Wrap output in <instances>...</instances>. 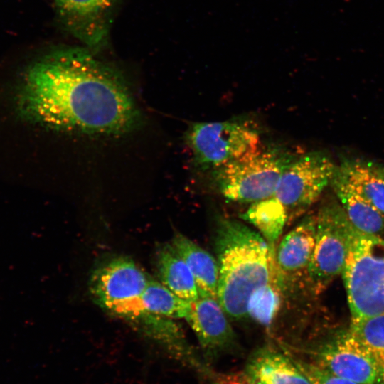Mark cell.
Segmentation results:
<instances>
[{
    "instance_id": "ac0fdd59",
    "label": "cell",
    "mask_w": 384,
    "mask_h": 384,
    "mask_svg": "<svg viewBox=\"0 0 384 384\" xmlns=\"http://www.w3.org/2000/svg\"><path fill=\"white\" fill-rule=\"evenodd\" d=\"M354 191L384 213V181L367 160L343 158L338 166Z\"/></svg>"
},
{
    "instance_id": "8fae6325",
    "label": "cell",
    "mask_w": 384,
    "mask_h": 384,
    "mask_svg": "<svg viewBox=\"0 0 384 384\" xmlns=\"http://www.w3.org/2000/svg\"><path fill=\"white\" fill-rule=\"evenodd\" d=\"M316 237V215L309 214L285 235L275 251L279 284L284 292L306 280Z\"/></svg>"
},
{
    "instance_id": "e0dca14e",
    "label": "cell",
    "mask_w": 384,
    "mask_h": 384,
    "mask_svg": "<svg viewBox=\"0 0 384 384\" xmlns=\"http://www.w3.org/2000/svg\"><path fill=\"white\" fill-rule=\"evenodd\" d=\"M241 217L254 225L271 247H275L287 220L288 212L273 196L252 203Z\"/></svg>"
},
{
    "instance_id": "277c9868",
    "label": "cell",
    "mask_w": 384,
    "mask_h": 384,
    "mask_svg": "<svg viewBox=\"0 0 384 384\" xmlns=\"http://www.w3.org/2000/svg\"><path fill=\"white\" fill-rule=\"evenodd\" d=\"M295 156L279 148H260L213 172L218 192L235 202L254 203L274 195L280 178Z\"/></svg>"
},
{
    "instance_id": "5b68a950",
    "label": "cell",
    "mask_w": 384,
    "mask_h": 384,
    "mask_svg": "<svg viewBox=\"0 0 384 384\" xmlns=\"http://www.w3.org/2000/svg\"><path fill=\"white\" fill-rule=\"evenodd\" d=\"M352 228L338 201H329L319 209L315 245L306 280L314 294L322 293L342 273Z\"/></svg>"
},
{
    "instance_id": "7402d4cb",
    "label": "cell",
    "mask_w": 384,
    "mask_h": 384,
    "mask_svg": "<svg viewBox=\"0 0 384 384\" xmlns=\"http://www.w3.org/2000/svg\"><path fill=\"white\" fill-rule=\"evenodd\" d=\"M296 361L313 384H358L336 376L318 364Z\"/></svg>"
},
{
    "instance_id": "30bf717a",
    "label": "cell",
    "mask_w": 384,
    "mask_h": 384,
    "mask_svg": "<svg viewBox=\"0 0 384 384\" xmlns=\"http://www.w3.org/2000/svg\"><path fill=\"white\" fill-rule=\"evenodd\" d=\"M316 356L318 365L336 376L358 384L376 383V358L348 331L322 345Z\"/></svg>"
},
{
    "instance_id": "4fadbf2b",
    "label": "cell",
    "mask_w": 384,
    "mask_h": 384,
    "mask_svg": "<svg viewBox=\"0 0 384 384\" xmlns=\"http://www.w3.org/2000/svg\"><path fill=\"white\" fill-rule=\"evenodd\" d=\"M330 186L356 229L371 235L384 234V213L354 191L338 166L336 167Z\"/></svg>"
},
{
    "instance_id": "8992f818",
    "label": "cell",
    "mask_w": 384,
    "mask_h": 384,
    "mask_svg": "<svg viewBox=\"0 0 384 384\" xmlns=\"http://www.w3.org/2000/svg\"><path fill=\"white\" fill-rule=\"evenodd\" d=\"M186 139L195 164L203 169L214 170L260 146L257 129L238 120L195 122Z\"/></svg>"
},
{
    "instance_id": "cb8c5ba5",
    "label": "cell",
    "mask_w": 384,
    "mask_h": 384,
    "mask_svg": "<svg viewBox=\"0 0 384 384\" xmlns=\"http://www.w3.org/2000/svg\"><path fill=\"white\" fill-rule=\"evenodd\" d=\"M374 356L378 364V374L375 384H384V353Z\"/></svg>"
},
{
    "instance_id": "ba28073f",
    "label": "cell",
    "mask_w": 384,
    "mask_h": 384,
    "mask_svg": "<svg viewBox=\"0 0 384 384\" xmlns=\"http://www.w3.org/2000/svg\"><path fill=\"white\" fill-rule=\"evenodd\" d=\"M336 167L330 156L321 151L295 157L283 172L274 196L287 212L302 213L330 185Z\"/></svg>"
},
{
    "instance_id": "d4e9b609",
    "label": "cell",
    "mask_w": 384,
    "mask_h": 384,
    "mask_svg": "<svg viewBox=\"0 0 384 384\" xmlns=\"http://www.w3.org/2000/svg\"><path fill=\"white\" fill-rule=\"evenodd\" d=\"M370 168L384 181V166L372 161H368Z\"/></svg>"
},
{
    "instance_id": "3957f363",
    "label": "cell",
    "mask_w": 384,
    "mask_h": 384,
    "mask_svg": "<svg viewBox=\"0 0 384 384\" xmlns=\"http://www.w3.org/2000/svg\"><path fill=\"white\" fill-rule=\"evenodd\" d=\"M351 319L384 314V239L353 225L341 273Z\"/></svg>"
},
{
    "instance_id": "7c38bea8",
    "label": "cell",
    "mask_w": 384,
    "mask_h": 384,
    "mask_svg": "<svg viewBox=\"0 0 384 384\" xmlns=\"http://www.w3.org/2000/svg\"><path fill=\"white\" fill-rule=\"evenodd\" d=\"M227 316L215 297L199 295L196 300L191 302V310L185 319L210 356L237 348L236 335Z\"/></svg>"
},
{
    "instance_id": "5bb4252c",
    "label": "cell",
    "mask_w": 384,
    "mask_h": 384,
    "mask_svg": "<svg viewBox=\"0 0 384 384\" xmlns=\"http://www.w3.org/2000/svg\"><path fill=\"white\" fill-rule=\"evenodd\" d=\"M170 245L192 272L199 295L217 298L219 279L217 259L181 233L174 235Z\"/></svg>"
},
{
    "instance_id": "2e32d148",
    "label": "cell",
    "mask_w": 384,
    "mask_h": 384,
    "mask_svg": "<svg viewBox=\"0 0 384 384\" xmlns=\"http://www.w3.org/2000/svg\"><path fill=\"white\" fill-rule=\"evenodd\" d=\"M157 269L161 283L176 296L188 302L198 298L199 290L192 272L170 245L159 251Z\"/></svg>"
},
{
    "instance_id": "6da1fadb",
    "label": "cell",
    "mask_w": 384,
    "mask_h": 384,
    "mask_svg": "<svg viewBox=\"0 0 384 384\" xmlns=\"http://www.w3.org/2000/svg\"><path fill=\"white\" fill-rule=\"evenodd\" d=\"M85 47L54 48L22 73L14 107L26 122L66 132L118 135L139 125L140 113L117 69Z\"/></svg>"
},
{
    "instance_id": "9c48e42d",
    "label": "cell",
    "mask_w": 384,
    "mask_h": 384,
    "mask_svg": "<svg viewBox=\"0 0 384 384\" xmlns=\"http://www.w3.org/2000/svg\"><path fill=\"white\" fill-rule=\"evenodd\" d=\"M119 0H53L57 18L66 32L97 53L107 46Z\"/></svg>"
},
{
    "instance_id": "603a6c76",
    "label": "cell",
    "mask_w": 384,
    "mask_h": 384,
    "mask_svg": "<svg viewBox=\"0 0 384 384\" xmlns=\"http://www.w3.org/2000/svg\"><path fill=\"white\" fill-rule=\"evenodd\" d=\"M242 380L245 384H267L257 370L249 363L242 374Z\"/></svg>"
},
{
    "instance_id": "9a60e30c",
    "label": "cell",
    "mask_w": 384,
    "mask_h": 384,
    "mask_svg": "<svg viewBox=\"0 0 384 384\" xmlns=\"http://www.w3.org/2000/svg\"><path fill=\"white\" fill-rule=\"evenodd\" d=\"M267 384H313L297 361L274 348H258L248 363Z\"/></svg>"
},
{
    "instance_id": "d6986e66",
    "label": "cell",
    "mask_w": 384,
    "mask_h": 384,
    "mask_svg": "<svg viewBox=\"0 0 384 384\" xmlns=\"http://www.w3.org/2000/svg\"><path fill=\"white\" fill-rule=\"evenodd\" d=\"M141 302L147 313L169 319H186L191 310V302L176 296L162 283L150 279Z\"/></svg>"
},
{
    "instance_id": "52a82bcc",
    "label": "cell",
    "mask_w": 384,
    "mask_h": 384,
    "mask_svg": "<svg viewBox=\"0 0 384 384\" xmlns=\"http://www.w3.org/2000/svg\"><path fill=\"white\" fill-rule=\"evenodd\" d=\"M149 279L134 261L120 257L94 272L90 289L100 306L121 316L142 321L149 314L141 302Z\"/></svg>"
},
{
    "instance_id": "ffe728a7",
    "label": "cell",
    "mask_w": 384,
    "mask_h": 384,
    "mask_svg": "<svg viewBox=\"0 0 384 384\" xmlns=\"http://www.w3.org/2000/svg\"><path fill=\"white\" fill-rule=\"evenodd\" d=\"M283 292L277 272L267 284L252 293L247 304V316L270 327L281 307Z\"/></svg>"
},
{
    "instance_id": "7a4b0ae2",
    "label": "cell",
    "mask_w": 384,
    "mask_h": 384,
    "mask_svg": "<svg viewBox=\"0 0 384 384\" xmlns=\"http://www.w3.org/2000/svg\"><path fill=\"white\" fill-rule=\"evenodd\" d=\"M219 268L217 298L228 317H247L252 293L277 273L276 247L234 219L220 218L214 240Z\"/></svg>"
},
{
    "instance_id": "44dd1931",
    "label": "cell",
    "mask_w": 384,
    "mask_h": 384,
    "mask_svg": "<svg viewBox=\"0 0 384 384\" xmlns=\"http://www.w3.org/2000/svg\"><path fill=\"white\" fill-rule=\"evenodd\" d=\"M348 331L373 355L384 353V314L351 319Z\"/></svg>"
}]
</instances>
